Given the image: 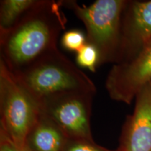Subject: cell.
I'll use <instances>...</instances> for the list:
<instances>
[{"label":"cell","instance_id":"obj_1","mask_svg":"<svg viewBox=\"0 0 151 151\" xmlns=\"http://www.w3.org/2000/svg\"><path fill=\"white\" fill-rule=\"evenodd\" d=\"M63 1L39 0L13 27L0 31V60L13 72L58 49L67 18Z\"/></svg>","mask_w":151,"mask_h":151},{"label":"cell","instance_id":"obj_2","mask_svg":"<svg viewBox=\"0 0 151 151\" xmlns=\"http://www.w3.org/2000/svg\"><path fill=\"white\" fill-rule=\"evenodd\" d=\"M13 73L39 104L65 92L97 91L93 81L58 48Z\"/></svg>","mask_w":151,"mask_h":151},{"label":"cell","instance_id":"obj_3","mask_svg":"<svg viewBox=\"0 0 151 151\" xmlns=\"http://www.w3.org/2000/svg\"><path fill=\"white\" fill-rule=\"evenodd\" d=\"M127 0H97L89 6L76 1H63L84 24L86 43L99 54V65L120 62L122 47V16Z\"/></svg>","mask_w":151,"mask_h":151},{"label":"cell","instance_id":"obj_4","mask_svg":"<svg viewBox=\"0 0 151 151\" xmlns=\"http://www.w3.org/2000/svg\"><path fill=\"white\" fill-rule=\"evenodd\" d=\"M40 113L39 101L0 60V131L17 147L24 148Z\"/></svg>","mask_w":151,"mask_h":151},{"label":"cell","instance_id":"obj_5","mask_svg":"<svg viewBox=\"0 0 151 151\" xmlns=\"http://www.w3.org/2000/svg\"><path fill=\"white\" fill-rule=\"evenodd\" d=\"M94 92L69 91L40 101L41 112L63 131L69 139L93 140L90 128Z\"/></svg>","mask_w":151,"mask_h":151},{"label":"cell","instance_id":"obj_6","mask_svg":"<svg viewBox=\"0 0 151 151\" xmlns=\"http://www.w3.org/2000/svg\"><path fill=\"white\" fill-rule=\"evenodd\" d=\"M151 82V39L127 61L114 64L107 76L106 89L111 99L130 104Z\"/></svg>","mask_w":151,"mask_h":151},{"label":"cell","instance_id":"obj_7","mask_svg":"<svg viewBox=\"0 0 151 151\" xmlns=\"http://www.w3.org/2000/svg\"><path fill=\"white\" fill-rule=\"evenodd\" d=\"M118 151H151V82L135 98L133 113L122 127Z\"/></svg>","mask_w":151,"mask_h":151},{"label":"cell","instance_id":"obj_8","mask_svg":"<svg viewBox=\"0 0 151 151\" xmlns=\"http://www.w3.org/2000/svg\"><path fill=\"white\" fill-rule=\"evenodd\" d=\"M150 39L151 0L128 1L122 16L121 55L118 63L132 58Z\"/></svg>","mask_w":151,"mask_h":151},{"label":"cell","instance_id":"obj_9","mask_svg":"<svg viewBox=\"0 0 151 151\" xmlns=\"http://www.w3.org/2000/svg\"><path fill=\"white\" fill-rule=\"evenodd\" d=\"M69 138L52 120L41 112L26 139L30 151H63Z\"/></svg>","mask_w":151,"mask_h":151},{"label":"cell","instance_id":"obj_10","mask_svg":"<svg viewBox=\"0 0 151 151\" xmlns=\"http://www.w3.org/2000/svg\"><path fill=\"white\" fill-rule=\"evenodd\" d=\"M39 0H1L0 1V31L13 27Z\"/></svg>","mask_w":151,"mask_h":151},{"label":"cell","instance_id":"obj_11","mask_svg":"<svg viewBox=\"0 0 151 151\" xmlns=\"http://www.w3.org/2000/svg\"><path fill=\"white\" fill-rule=\"evenodd\" d=\"M76 60L78 66L94 72L97 66L99 65V52L93 45L86 43L76 52Z\"/></svg>","mask_w":151,"mask_h":151},{"label":"cell","instance_id":"obj_12","mask_svg":"<svg viewBox=\"0 0 151 151\" xmlns=\"http://www.w3.org/2000/svg\"><path fill=\"white\" fill-rule=\"evenodd\" d=\"M60 42L66 50L77 52L86 43V36L81 30L70 29L62 35Z\"/></svg>","mask_w":151,"mask_h":151},{"label":"cell","instance_id":"obj_13","mask_svg":"<svg viewBox=\"0 0 151 151\" xmlns=\"http://www.w3.org/2000/svg\"><path fill=\"white\" fill-rule=\"evenodd\" d=\"M63 151H118V150H109L97 145L93 140L69 139Z\"/></svg>","mask_w":151,"mask_h":151},{"label":"cell","instance_id":"obj_14","mask_svg":"<svg viewBox=\"0 0 151 151\" xmlns=\"http://www.w3.org/2000/svg\"><path fill=\"white\" fill-rule=\"evenodd\" d=\"M0 151H30L24 148H18L10 140V139L0 131Z\"/></svg>","mask_w":151,"mask_h":151}]
</instances>
